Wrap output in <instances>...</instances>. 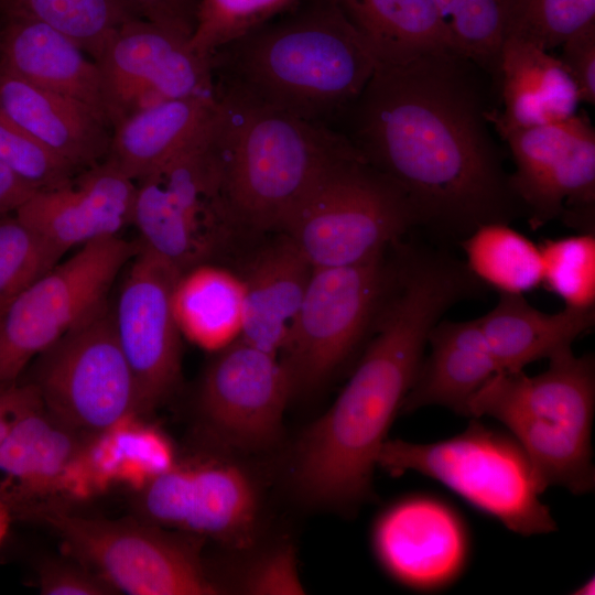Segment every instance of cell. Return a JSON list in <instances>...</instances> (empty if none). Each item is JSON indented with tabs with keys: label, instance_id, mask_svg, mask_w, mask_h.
I'll list each match as a JSON object with an SVG mask.
<instances>
[{
	"label": "cell",
	"instance_id": "8",
	"mask_svg": "<svg viewBox=\"0 0 595 595\" xmlns=\"http://www.w3.org/2000/svg\"><path fill=\"white\" fill-rule=\"evenodd\" d=\"M54 530L67 550L117 592L131 595L226 593L204 563L198 538L145 521L110 520L33 501L12 509Z\"/></svg>",
	"mask_w": 595,
	"mask_h": 595
},
{
	"label": "cell",
	"instance_id": "6",
	"mask_svg": "<svg viewBox=\"0 0 595 595\" xmlns=\"http://www.w3.org/2000/svg\"><path fill=\"white\" fill-rule=\"evenodd\" d=\"M472 419L461 433L436 442L388 439L378 467L394 477L412 472L431 478L516 534L556 531L541 499L545 490L523 448L507 430Z\"/></svg>",
	"mask_w": 595,
	"mask_h": 595
},
{
	"label": "cell",
	"instance_id": "10",
	"mask_svg": "<svg viewBox=\"0 0 595 595\" xmlns=\"http://www.w3.org/2000/svg\"><path fill=\"white\" fill-rule=\"evenodd\" d=\"M386 253L354 266L313 268L280 350L292 398L320 389L365 340L391 280Z\"/></svg>",
	"mask_w": 595,
	"mask_h": 595
},
{
	"label": "cell",
	"instance_id": "36",
	"mask_svg": "<svg viewBox=\"0 0 595 595\" xmlns=\"http://www.w3.org/2000/svg\"><path fill=\"white\" fill-rule=\"evenodd\" d=\"M592 22L595 0H517L507 37L550 51Z\"/></svg>",
	"mask_w": 595,
	"mask_h": 595
},
{
	"label": "cell",
	"instance_id": "43",
	"mask_svg": "<svg viewBox=\"0 0 595 595\" xmlns=\"http://www.w3.org/2000/svg\"><path fill=\"white\" fill-rule=\"evenodd\" d=\"M26 393V383L20 380L0 385V444L10 430Z\"/></svg>",
	"mask_w": 595,
	"mask_h": 595
},
{
	"label": "cell",
	"instance_id": "22",
	"mask_svg": "<svg viewBox=\"0 0 595 595\" xmlns=\"http://www.w3.org/2000/svg\"><path fill=\"white\" fill-rule=\"evenodd\" d=\"M530 42L506 37L493 84L502 110L490 109L497 133L565 120L581 102L576 86L559 57Z\"/></svg>",
	"mask_w": 595,
	"mask_h": 595
},
{
	"label": "cell",
	"instance_id": "12",
	"mask_svg": "<svg viewBox=\"0 0 595 595\" xmlns=\"http://www.w3.org/2000/svg\"><path fill=\"white\" fill-rule=\"evenodd\" d=\"M238 458L210 451L152 475L136 499L142 521L235 551L252 549L262 532V486Z\"/></svg>",
	"mask_w": 595,
	"mask_h": 595
},
{
	"label": "cell",
	"instance_id": "35",
	"mask_svg": "<svg viewBox=\"0 0 595 595\" xmlns=\"http://www.w3.org/2000/svg\"><path fill=\"white\" fill-rule=\"evenodd\" d=\"M299 0H199L196 24L188 41L198 55L209 56L290 9Z\"/></svg>",
	"mask_w": 595,
	"mask_h": 595
},
{
	"label": "cell",
	"instance_id": "14",
	"mask_svg": "<svg viewBox=\"0 0 595 595\" xmlns=\"http://www.w3.org/2000/svg\"><path fill=\"white\" fill-rule=\"evenodd\" d=\"M515 172L511 187L528 224L537 230L560 220L595 234V129L586 115L498 133Z\"/></svg>",
	"mask_w": 595,
	"mask_h": 595
},
{
	"label": "cell",
	"instance_id": "17",
	"mask_svg": "<svg viewBox=\"0 0 595 595\" xmlns=\"http://www.w3.org/2000/svg\"><path fill=\"white\" fill-rule=\"evenodd\" d=\"M95 62L111 127L164 99L215 95L209 58L187 39L140 18L118 28Z\"/></svg>",
	"mask_w": 595,
	"mask_h": 595
},
{
	"label": "cell",
	"instance_id": "1",
	"mask_svg": "<svg viewBox=\"0 0 595 595\" xmlns=\"http://www.w3.org/2000/svg\"><path fill=\"white\" fill-rule=\"evenodd\" d=\"M485 74L453 50L378 65L348 139L409 201L418 226L458 241L524 218L488 119ZM487 75V74H486Z\"/></svg>",
	"mask_w": 595,
	"mask_h": 595
},
{
	"label": "cell",
	"instance_id": "32",
	"mask_svg": "<svg viewBox=\"0 0 595 595\" xmlns=\"http://www.w3.org/2000/svg\"><path fill=\"white\" fill-rule=\"evenodd\" d=\"M452 48L495 82L517 0H434Z\"/></svg>",
	"mask_w": 595,
	"mask_h": 595
},
{
	"label": "cell",
	"instance_id": "20",
	"mask_svg": "<svg viewBox=\"0 0 595 595\" xmlns=\"http://www.w3.org/2000/svg\"><path fill=\"white\" fill-rule=\"evenodd\" d=\"M0 111L77 171L107 156L111 125L105 116L2 69Z\"/></svg>",
	"mask_w": 595,
	"mask_h": 595
},
{
	"label": "cell",
	"instance_id": "9",
	"mask_svg": "<svg viewBox=\"0 0 595 595\" xmlns=\"http://www.w3.org/2000/svg\"><path fill=\"white\" fill-rule=\"evenodd\" d=\"M24 381L53 418L91 441L139 416L137 386L109 301L41 353Z\"/></svg>",
	"mask_w": 595,
	"mask_h": 595
},
{
	"label": "cell",
	"instance_id": "41",
	"mask_svg": "<svg viewBox=\"0 0 595 595\" xmlns=\"http://www.w3.org/2000/svg\"><path fill=\"white\" fill-rule=\"evenodd\" d=\"M140 19L160 25L190 41L199 0H125Z\"/></svg>",
	"mask_w": 595,
	"mask_h": 595
},
{
	"label": "cell",
	"instance_id": "13",
	"mask_svg": "<svg viewBox=\"0 0 595 595\" xmlns=\"http://www.w3.org/2000/svg\"><path fill=\"white\" fill-rule=\"evenodd\" d=\"M292 399L277 355L237 338L205 369L195 401V425L210 451L237 456L277 447Z\"/></svg>",
	"mask_w": 595,
	"mask_h": 595
},
{
	"label": "cell",
	"instance_id": "26",
	"mask_svg": "<svg viewBox=\"0 0 595 595\" xmlns=\"http://www.w3.org/2000/svg\"><path fill=\"white\" fill-rule=\"evenodd\" d=\"M500 371H520L572 347L594 326L595 307L545 313L522 294H499L497 304L475 318Z\"/></svg>",
	"mask_w": 595,
	"mask_h": 595
},
{
	"label": "cell",
	"instance_id": "25",
	"mask_svg": "<svg viewBox=\"0 0 595 595\" xmlns=\"http://www.w3.org/2000/svg\"><path fill=\"white\" fill-rule=\"evenodd\" d=\"M215 95L164 99L112 127L106 161L136 183L165 164L210 121Z\"/></svg>",
	"mask_w": 595,
	"mask_h": 595
},
{
	"label": "cell",
	"instance_id": "33",
	"mask_svg": "<svg viewBox=\"0 0 595 595\" xmlns=\"http://www.w3.org/2000/svg\"><path fill=\"white\" fill-rule=\"evenodd\" d=\"M542 282L566 307H595V234L548 239L539 245Z\"/></svg>",
	"mask_w": 595,
	"mask_h": 595
},
{
	"label": "cell",
	"instance_id": "37",
	"mask_svg": "<svg viewBox=\"0 0 595 595\" xmlns=\"http://www.w3.org/2000/svg\"><path fill=\"white\" fill-rule=\"evenodd\" d=\"M0 163L36 191L63 186L78 172L1 111Z\"/></svg>",
	"mask_w": 595,
	"mask_h": 595
},
{
	"label": "cell",
	"instance_id": "11",
	"mask_svg": "<svg viewBox=\"0 0 595 595\" xmlns=\"http://www.w3.org/2000/svg\"><path fill=\"white\" fill-rule=\"evenodd\" d=\"M137 249L120 236L87 242L20 293L0 314V385L108 302Z\"/></svg>",
	"mask_w": 595,
	"mask_h": 595
},
{
	"label": "cell",
	"instance_id": "34",
	"mask_svg": "<svg viewBox=\"0 0 595 595\" xmlns=\"http://www.w3.org/2000/svg\"><path fill=\"white\" fill-rule=\"evenodd\" d=\"M64 253L13 216H0V314Z\"/></svg>",
	"mask_w": 595,
	"mask_h": 595
},
{
	"label": "cell",
	"instance_id": "7",
	"mask_svg": "<svg viewBox=\"0 0 595 595\" xmlns=\"http://www.w3.org/2000/svg\"><path fill=\"white\" fill-rule=\"evenodd\" d=\"M416 226L404 194L356 150L323 172L280 232L313 268H331L380 257Z\"/></svg>",
	"mask_w": 595,
	"mask_h": 595
},
{
	"label": "cell",
	"instance_id": "4",
	"mask_svg": "<svg viewBox=\"0 0 595 595\" xmlns=\"http://www.w3.org/2000/svg\"><path fill=\"white\" fill-rule=\"evenodd\" d=\"M210 147L224 199L241 229L281 231L323 172L357 148L325 123L215 85Z\"/></svg>",
	"mask_w": 595,
	"mask_h": 595
},
{
	"label": "cell",
	"instance_id": "16",
	"mask_svg": "<svg viewBox=\"0 0 595 595\" xmlns=\"http://www.w3.org/2000/svg\"><path fill=\"white\" fill-rule=\"evenodd\" d=\"M128 264L111 317L137 386L139 416H145L172 396L181 378L173 295L182 273L142 245Z\"/></svg>",
	"mask_w": 595,
	"mask_h": 595
},
{
	"label": "cell",
	"instance_id": "28",
	"mask_svg": "<svg viewBox=\"0 0 595 595\" xmlns=\"http://www.w3.org/2000/svg\"><path fill=\"white\" fill-rule=\"evenodd\" d=\"M173 309L181 334L203 348L219 350L240 336L241 278L209 263L199 264L180 277Z\"/></svg>",
	"mask_w": 595,
	"mask_h": 595
},
{
	"label": "cell",
	"instance_id": "27",
	"mask_svg": "<svg viewBox=\"0 0 595 595\" xmlns=\"http://www.w3.org/2000/svg\"><path fill=\"white\" fill-rule=\"evenodd\" d=\"M379 65L453 50L434 0H335ZM454 51V50H453Z\"/></svg>",
	"mask_w": 595,
	"mask_h": 595
},
{
	"label": "cell",
	"instance_id": "38",
	"mask_svg": "<svg viewBox=\"0 0 595 595\" xmlns=\"http://www.w3.org/2000/svg\"><path fill=\"white\" fill-rule=\"evenodd\" d=\"M236 591L253 595L304 594L298 560L289 542H280L257 552L235 578Z\"/></svg>",
	"mask_w": 595,
	"mask_h": 595
},
{
	"label": "cell",
	"instance_id": "45",
	"mask_svg": "<svg viewBox=\"0 0 595 595\" xmlns=\"http://www.w3.org/2000/svg\"><path fill=\"white\" fill-rule=\"evenodd\" d=\"M595 589V580L594 576L588 577L586 581H584L582 584H580L576 588L573 589V594L575 595H593Z\"/></svg>",
	"mask_w": 595,
	"mask_h": 595
},
{
	"label": "cell",
	"instance_id": "40",
	"mask_svg": "<svg viewBox=\"0 0 595 595\" xmlns=\"http://www.w3.org/2000/svg\"><path fill=\"white\" fill-rule=\"evenodd\" d=\"M559 57L574 82L581 102L595 104V22L567 37Z\"/></svg>",
	"mask_w": 595,
	"mask_h": 595
},
{
	"label": "cell",
	"instance_id": "15",
	"mask_svg": "<svg viewBox=\"0 0 595 595\" xmlns=\"http://www.w3.org/2000/svg\"><path fill=\"white\" fill-rule=\"evenodd\" d=\"M370 547L379 567L396 584L414 593L435 594L465 574L473 541L454 505L439 495L415 491L378 512Z\"/></svg>",
	"mask_w": 595,
	"mask_h": 595
},
{
	"label": "cell",
	"instance_id": "3",
	"mask_svg": "<svg viewBox=\"0 0 595 595\" xmlns=\"http://www.w3.org/2000/svg\"><path fill=\"white\" fill-rule=\"evenodd\" d=\"M209 61L214 86L325 125L349 110L379 65L335 0H299Z\"/></svg>",
	"mask_w": 595,
	"mask_h": 595
},
{
	"label": "cell",
	"instance_id": "19",
	"mask_svg": "<svg viewBox=\"0 0 595 595\" xmlns=\"http://www.w3.org/2000/svg\"><path fill=\"white\" fill-rule=\"evenodd\" d=\"M25 383L24 400L0 444V473L9 484L0 487V497L10 509L66 488L71 470L96 442L53 418L35 388Z\"/></svg>",
	"mask_w": 595,
	"mask_h": 595
},
{
	"label": "cell",
	"instance_id": "39",
	"mask_svg": "<svg viewBox=\"0 0 595 595\" xmlns=\"http://www.w3.org/2000/svg\"><path fill=\"white\" fill-rule=\"evenodd\" d=\"M46 558L37 565L40 593L43 595H113L118 592L100 575L80 563Z\"/></svg>",
	"mask_w": 595,
	"mask_h": 595
},
{
	"label": "cell",
	"instance_id": "21",
	"mask_svg": "<svg viewBox=\"0 0 595 595\" xmlns=\"http://www.w3.org/2000/svg\"><path fill=\"white\" fill-rule=\"evenodd\" d=\"M0 18V69L88 105L108 119L100 68L74 41L33 19Z\"/></svg>",
	"mask_w": 595,
	"mask_h": 595
},
{
	"label": "cell",
	"instance_id": "24",
	"mask_svg": "<svg viewBox=\"0 0 595 595\" xmlns=\"http://www.w3.org/2000/svg\"><path fill=\"white\" fill-rule=\"evenodd\" d=\"M313 267L284 234L260 250L241 277L244 313L239 338L277 355L303 301Z\"/></svg>",
	"mask_w": 595,
	"mask_h": 595
},
{
	"label": "cell",
	"instance_id": "5",
	"mask_svg": "<svg viewBox=\"0 0 595 595\" xmlns=\"http://www.w3.org/2000/svg\"><path fill=\"white\" fill-rule=\"evenodd\" d=\"M594 411V355L576 356L572 347L538 375L495 374L468 402L469 418L495 419L515 437L544 490L560 486L573 495L595 487Z\"/></svg>",
	"mask_w": 595,
	"mask_h": 595
},
{
	"label": "cell",
	"instance_id": "42",
	"mask_svg": "<svg viewBox=\"0 0 595 595\" xmlns=\"http://www.w3.org/2000/svg\"><path fill=\"white\" fill-rule=\"evenodd\" d=\"M35 191L0 163V216L14 213Z\"/></svg>",
	"mask_w": 595,
	"mask_h": 595
},
{
	"label": "cell",
	"instance_id": "29",
	"mask_svg": "<svg viewBox=\"0 0 595 595\" xmlns=\"http://www.w3.org/2000/svg\"><path fill=\"white\" fill-rule=\"evenodd\" d=\"M459 245L466 267L486 289L523 295L542 282L540 246L509 223L482 225Z\"/></svg>",
	"mask_w": 595,
	"mask_h": 595
},
{
	"label": "cell",
	"instance_id": "23",
	"mask_svg": "<svg viewBox=\"0 0 595 595\" xmlns=\"http://www.w3.org/2000/svg\"><path fill=\"white\" fill-rule=\"evenodd\" d=\"M428 347L401 412L437 405L468 416L472 397L500 371L476 320H441Z\"/></svg>",
	"mask_w": 595,
	"mask_h": 595
},
{
	"label": "cell",
	"instance_id": "2",
	"mask_svg": "<svg viewBox=\"0 0 595 595\" xmlns=\"http://www.w3.org/2000/svg\"><path fill=\"white\" fill-rule=\"evenodd\" d=\"M446 295L419 278L398 283L374 323V337L331 408L290 450L285 478L306 507L351 516L374 496V473L389 429L424 357Z\"/></svg>",
	"mask_w": 595,
	"mask_h": 595
},
{
	"label": "cell",
	"instance_id": "30",
	"mask_svg": "<svg viewBox=\"0 0 595 595\" xmlns=\"http://www.w3.org/2000/svg\"><path fill=\"white\" fill-rule=\"evenodd\" d=\"M131 224L139 230L140 245L182 274L214 257L154 175L137 182Z\"/></svg>",
	"mask_w": 595,
	"mask_h": 595
},
{
	"label": "cell",
	"instance_id": "18",
	"mask_svg": "<svg viewBox=\"0 0 595 595\" xmlns=\"http://www.w3.org/2000/svg\"><path fill=\"white\" fill-rule=\"evenodd\" d=\"M136 192L137 183L104 160L63 186L35 191L14 214L65 255L119 236L132 223Z\"/></svg>",
	"mask_w": 595,
	"mask_h": 595
},
{
	"label": "cell",
	"instance_id": "44",
	"mask_svg": "<svg viewBox=\"0 0 595 595\" xmlns=\"http://www.w3.org/2000/svg\"><path fill=\"white\" fill-rule=\"evenodd\" d=\"M11 509L8 504L0 497V543L4 539L10 522H11Z\"/></svg>",
	"mask_w": 595,
	"mask_h": 595
},
{
	"label": "cell",
	"instance_id": "31",
	"mask_svg": "<svg viewBox=\"0 0 595 595\" xmlns=\"http://www.w3.org/2000/svg\"><path fill=\"white\" fill-rule=\"evenodd\" d=\"M0 17L45 23L74 41L94 61L118 28L138 18L125 0H0Z\"/></svg>",
	"mask_w": 595,
	"mask_h": 595
}]
</instances>
